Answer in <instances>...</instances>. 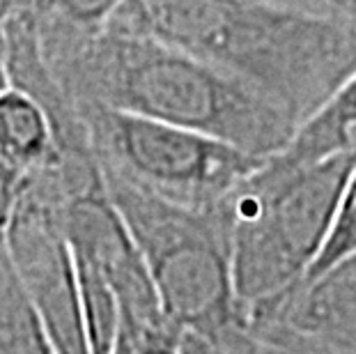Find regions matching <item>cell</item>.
<instances>
[{"label":"cell","instance_id":"obj_6","mask_svg":"<svg viewBox=\"0 0 356 354\" xmlns=\"http://www.w3.org/2000/svg\"><path fill=\"white\" fill-rule=\"evenodd\" d=\"M5 251L53 354H90L76 265L53 209L14 191Z\"/></svg>","mask_w":356,"mask_h":354},{"label":"cell","instance_id":"obj_3","mask_svg":"<svg viewBox=\"0 0 356 354\" xmlns=\"http://www.w3.org/2000/svg\"><path fill=\"white\" fill-rule=\"evenodd\" d=\"M354 166L356 156L290 166L271 154L225 195L232 285L244 322L262 318L301 285Z\"/></svg>","mask_w":356,"mask_h":354},{"label":"cell","instance_id":"obj_9","mask_svg":"<svg viewBox=\"0 0 356 354\" xmlns=\"http://www.w3.org/2000/svg\"><path fill=\"white\" fill-rule=\"evenodd\" d=\"M33 21L44 63L63 58L108 26L122 0H19Z\"/></svg>","mask_w":356,"mask_h":354},{"label":"cell","instance_id":"obj_16","mask_svg":"<svg viewBox=\"0 0 356 354\" xmlns=\"http://www.w3.org/2000/svg\"><path fill=\"white\" fill-rule=\"evenodd\" d=\"M7 88H10V77H7V70H5L3 58H0V95H3Z\"/></svg>","mask_w":356,"mask_h":354},{"label":"cell","instance_id":"obj_15","mask_svg":"<svg viewBox=\"0 0 356 354\" xmlns=\"http://www.w3.org/2000/svg\"><path fill=\"white\" fill-rule=\"evenodd\" d=\"M253 3L271 5L278 10L308 14L338 21V24L356 28V0H253Z\"/></svg>","mask_w":356,"mask_h":354},{"label":"cell","instance_id":"obj_1","mask_svg":"<svg viewBox=\"0 0 356 354\" xmlns=\"http://www.w3.org/2000/svg\"><path fill=\"white\" fill-rule=\"evenodd\" d=\"M106 30L216 67L297 127L356 72V28L253 0H122Z\"/></svg>","mask_w":356,"mask_h":354},{"label":"cell","instance_id":"obj_8","mask_svg":"<svg viewBox=\"0 0 356 354\" xmlns=\"http://www.w3.org/2000/svg\"><path fill=\"white\" fill-rule=\"evenodd\" d=\"M276 156L290 166L356 156V72L294 129L290 143Z\"/></svg>","mask_w":356,"mask_h":354},{"label":"cell","instance_id":"obj_7","mask_svg":"<svg viewBox=\"0 0 356 354\" xmlns=\"http://www.w3.org/2000/svg\"><path fill=\"white\" fill-rule=\"evenodd\" d=\"M63 156L49 113L17 88L0 95V172L14 184L47 172Z\"/></svg>","mask_w":356,"mask_h":354},{"label":"cell","instance_id":"obj_5","mask_svg":"<svg viewBox=\"0 0 356 354\" xmlns=\"http://www.w3.org/2000/svg\"><path fill=\"white\" fill-rule=\"evenodd\" d=\"M102 175L184 207L221 202L264 159L179 127L102 106H74Z\"/></svg>","mask_w":356,"mask_h":354},{"label":"cell","instance_id":"obj_4","mask_svg":"<svg viewBox=\"0 0 356 354\" xmlns=\"http://www.w3.org/2000/svg\"><path fill=\"white\" fill-rule=\"evenodd\" d=\"M102 177L168 325L184 334L241 320L232 285L225 198L211 207H184L120 179Z\"/></svg>","mask_w":356,"mask_h":354},{"label":"cell","instance_id":"obj_2","mask_svg":"<svg viewBox=\"0 0 356 354\" xmlns=\"http://www.w3.org/2000/svg\"><path fill=\"white\" fill-rule=\"evenodd\" d=\"M72 106L147 118L267 159L297 124L246 83L168 44L104 30L47 65Z\"/></svg>","mask_w":356,"mask_h":354},{"label":"cell","instance_id":"obj_14","mask_svg":"<svg viewBox=\"0 0 356 354\" xmlns=\"http://www.w3.org/2000/svg\"><path fill=\"white\" fill-rule=\"evenodd\" d=\"M248 327L262 338L269 354H336L322 336L292 327L283 320H264Z\"/></svg>","mask_w":356,"mask_h":354},{"label":"cell","instance_id":"obj_12","mask_svg":"<svg viewBox=\"0 0 356 354\" xmlns=\"http://www.w3.org/2000/svg\"><path fill=\"white\" fill-rule=\"evenodd\" d=\"M356 258V166L347 179L343 193H340L338 207L333 212L327 239L306 272L304 281L297 290H306L310 285L320 283L338 267L347 265ZM294 292V290H292Z\"/></svg>","mask_w":356,"mask_h":354},{"label":"cell","instance_id":"obj_10","mask_svg":"<svg viewBox=\"0 0 356 354\" xmlns=\"http://www.w3.org/2000/svg\"><path fill=\"white\" fill-rule=\"evenodd\" d=\"M0 354H53L0 244Z\"/></svg>","mask_w":356,"mask_h":354},{"label":"cell","instance_id":"obj_11","mask_svg":"<svg viewBox=\"0 0 356 354\" xmlns=\"http://www.w3.org/2000/svg\"><path fill=\"white\" fill-rule=\"evenodd\" d=\"M79 276L83 325H86V338L90 354H111L118 338L120 313L118 301L104 276L95 267L81 260H74Z\"/></svg>","mask_w":356,"mask_h":354},{"label":"cell","instance_id":"obj_13","mask_svg":"<svg viewBox=\"0 0 356 354\" xmlns=\"http://www.w3.org/2000/svg\"><path fill=\"white\" fill-rule=\"evenodd\" d=\"M179 354H269L267 345L244 320L179 334Z\"/></svg>","mask_w":356,"mask_h":354}]
</instances>
